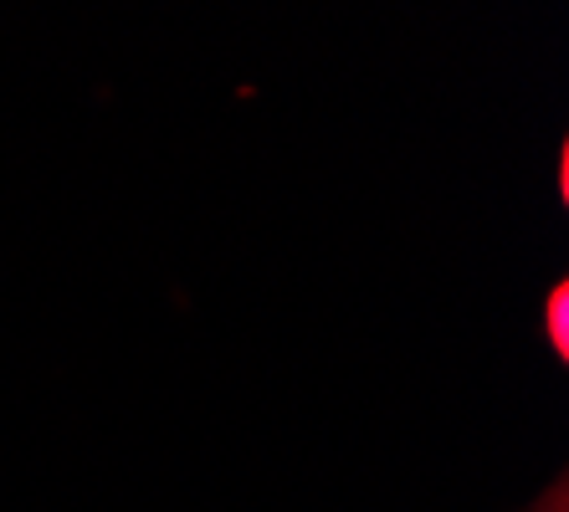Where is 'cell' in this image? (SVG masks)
Here are the masks:
<instances>
[{
    "label": "cell",
    "mask_w": 569,
    "mask_h": 512,
    "mask_svg": "<svg viewBox=\"0 0 569 512\" xmlns=\"http://www.w3.org/2000/svg\"><path fill=\"white\" fill-rule=\"evenodd\" d=\"M543 329H549L555 354H565V349H569V288H565V282H559V288L549 292V302H543Z\"/></svg>",
    "instance_id": "1"
}]
</instances>
